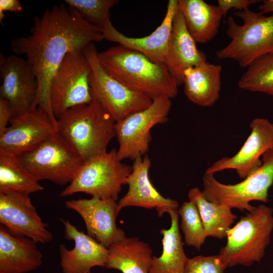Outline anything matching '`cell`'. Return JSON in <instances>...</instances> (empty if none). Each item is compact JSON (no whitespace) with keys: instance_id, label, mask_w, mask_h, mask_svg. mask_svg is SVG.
I'll list each match as a JSON object with an SVG mask.
<instances>
[{"instance_id":"cell-25","label":"cell","mask_w":273,"mask_h":273,"mask_svg":"<svg viewBox=\"0 0 273 273\" xmlns=\"http://www.w3.org/2000/svg\"><path fill=\"white\" fill-rule=\"evenodd\" d=\"M170 217V226L161 229L163 236L162 252L159 257H153L149 273H185L189 258L183 247L179 230L177 209L168 213Z\"/></svg>"},{"instance_id":"cell-31","label":"cell","mask_w":273,"mask_h":273,"mask_svg":"<svg viewBox=\"0 0 273 273\" xmlns=\"http://www.w3.org/2000/svg\"><path fill=\"white\" fill-rule=\"evenodd\" d=\"M227 268L219 255L189 258L185 273H224Z\"/></svg>"},{"instance_id":"cell-17","label":"cell","mask_w":273,"mask_h":273,"mask_svg":"<svg viewBox=\"0 0 273 273\" xmlns=\"http://www.w3.org/2000/svg\"><path fill=\"white\" fill-rule=\"evenodd\" d=\"M65 227V238L74 242V247L68 249L62 244L59 246L60 265L63 273H90L92 268L105 266L108 255V248L92 237L79 231L68 220L61 219Z\"/></svg>"},{"instance_id":"cell-27","label":"cell","mask_w":273,"mask_h":273,"mask_svg":"<svg viewBox=\"0 0 273 273\" xmlns=\"http://www.w3.org/2000/svg\"><path fill=\"white\" fill-rule=\"evenodd\" d=\"M24 167L18 156L0 150V194L29 195L43 190Z\"/></svg>"},{"instance_id":"cell-6","label":"cell","mask_w":273,"mask_h":273,"mask_svg":"<svg viewBox=\"0 0 273 273\" xmlns=\"http://www.w3.org/2000/svg\"><path fill=\"white\" fill-rule=\"evenodd\" d=\"M202 193L208 201L241 211L252 210L253 201L267 202L268 191L273 184V148L263 155L260 165L243 180L234 185L224 184L212 174L204 173Z\"/></svg>"},{"instance_id":"cell-20","label":"cell","mask_w":273,"mask_h":273,"mask_svg":"<svg viewBox=\"0 0 273 273\" xmlns=\"http://www.w3.org/2000/svg\"><path fill=\"white\" fill-rule=\"evenodd\" d=\"M187 30L178 7L173 18L165 64L178 86L183 84L184 74L189 68L207 61L206 54L197 48Z\"/></svg>"},{"instance_id":"cell-16","label":"cell","mask_w":273,"mask_h":273,"mask_svg":"<svg viewBox=\"0 0 273 273\" xmlns=\"http://www.w3.org/2000/svg\"><path fill=\"white\" fill-rule=\"evenodd\" d=\"M251 132L240 150L232 157H225L214 162L205 173L214 175L227 169L235 170L244 179L261 163L260 157L273 148V124L268 119L255 118L250 123Z\"/></svg>"},{"instance_id":"cell-29","label":"cell","mask_w":273,"mask_h":273,"mask_svg":"<svg viewBox=\"0 0 273 273\" xmlns=\"http://www.w3.org/2000/svg\"><path fill=\"white\" fill-rule=\"evenodd\" d=\"M178 213L186 244L199 250L207 236L196 205L191 200L184 202Z\"/></svg>"},{"instance_id":"cell-14","label":"cell","mask_w":273,"mask_h":273,"mask_svg":"<svg viewBox=\"0 0 273 273\" xmlns=\"http://www.w3.org/2000/svg\"><path fill=\"white\" fill-rule=\"evenodd\" d=\"M68 209L76 211L85 225L87 234L108 248L126 237L124 232L116 225V218L122 209L116 200L92 197L66 202Z\"/></svg>"},{"instance_id":"cell-21","label":"cell","mask_w":273,"mask_h":273,"mask_svg":"<svg viewBox=\"0 0 273 273\" xmlns=\"http://www.w3.org/2000/svg\"><path fill=\"white\" fill-rule=\"evenodd\" d=\"M32 239L0 226V273H27L38 268L42 255Z\"/></svg>"},{"instance_id":"cell-9","label":"cell","mask_w":273,"mask_h":273,"mask_svg":"<svg viewBox=\"0 0 273 273\" xmlns=\"http://www.w3.org/2000/svg\"><path fill=\"white\" fill-rule=\"evenodd\" d=\"M18 157L38 181L61 186L71 182L83 162L58 132Z\"/></svg>"},{"instance_id":"cell-30","label":"cell","mask_w":273,"mask_h":273,"mask_svg":"<svg viewBox=\"0 0 273 273\" xmlns=\"http://www.w3.org/2000/svg\"><path fill=\"white\" fill-rule=\"evenodd\" d=\"M68 6L77 10L89 23L103 31L110 22V10L117 0H65Z\"/></svg>"},{"instance_id":"cell-8","label":"cell","mask_w":273,"mask_h":273,"mask_svg":"<svg viewBox=\"0 0 273 273\" xmlns=\"http://www.w3.org/2000/svg\"><path fill=\"white\" fill-rule=\"evenodd\" d=\"M91 67L89 86L93 98L118 121L149 107L153 100L132 90L110 76L102 67L94 43L83 50Z\"/></svg>"},{"instance_id":"cell-18","label":"cell","mask_w":273,"mask_h":273,"mask_svg":"<svg viewBox=\"0 0 273 273\" xmlns=\"http://www.w3.org/2000/svg\"><path fill=\"white\" fill-rule=\"evenodd\" d=\"M151 166V160L147 156H139L133 160L126 179L128 191L118 202L121 209L130 206L155 208L160 217L177 209L178 202L162 196L151 183L149 176Z\"/></svg>"},{"instance_id":"cell-13","label":"cell","mask_w":273,"mask_h":273,"mask_svg":"<svg viewBox=\"0 0 273 273\" xmlns=\"http://www.w3.org/2000/svg\"><path fill=\"white\" fill-rule=\"evenodd\" d=\"M9 124L0 134V150L18 156L58 132L57 124L39 107L12 118Z\"/></svg>"},{"instance_id":"cell-33","label":"cell","mask_w":273,"mask_h":273,"mask_svg":"<svg viewBox=\"0 0 273 273\" xmlns=\"http://www.w3.org/2000/svg\"><path fill=\"white\" fill-rule=\"evenodd\" d=\"M13 117L11 108L8 103L0 98V134L7 127Z\"/></svg>"},{"instance_id":"cell-11","label":"cell","mask_w":273,"mask_h":273,"mask_svg":"<svg viewBox=\"0 0 273 273\" xmlns=\"http://www.w3.org/2000/svg\"><path fill=\"white\" fill-rule=\"evenodd\" d=\"M171 99L166 96L156 98L146 109L115 122V136L118 142L117 153L121 160L133 161L149 151L152 140L151 130L155 125L168 120Z\"/></svg>"},{"instance_id":"cell-10","label":"cell","mask_w":273,"mask_h":273,"mask_svg":"<svg viewBox=\"0 0 273 273\" xmlns=\"http://www.w3.org/2000/svg\"><path fill=\"white\" fill-rule=\"evenodd\" d=\"M90 72L83 50L69 53L65 57L50 86L51 106L57 119L71 108L93 100L89 82Z\"/></svg>"},{"instance_id":"cell-35","label":"cell","mask_w":273,"mask_h":273,"mask_svg":"<svg viewBox=\"0 0 273 273\" xmlns=\"http://www.w3.org/2000/svg\"><path fill=\"white\" fill-rule=\"evenodd\" d=\"M260 12L264 14L273 12V0H264L258 7Z\"/></svg>"},{"instance_id":"cell-19","label":"cell","mask_w":273,"mask_h":273,"mask_svg":"<svg viewBox=\"0 0 273 273\" xmlns=\"http://www.w3.org/2000/svg\"><path fill=\"white\" fill-rule=\"evenodd\" d=\"M177 6L178 0L168 1L165 15L161 24L146 36L139 38L127 36L117 30L111 22L103 30L104 38L137 51L155 62L165 64L173 20Z\"/></svg>"},{"instance_id":"cell-3","label":"cell","mask_w":273,"mask_h":273,"mask_svg":"<svg viewBox=\"0 0 273 273\" xmlns=\"http://www.w3.org/2000/svg\"><path fill=\"white\" fill-rule=\"evenodd\" d=\"M116 121L95 99L67 110L57 118L58 133L83 161L107 152Z\"/></svg>"},{"instance_id":"cell-7","label":"cell","mask_w":273,"mask_h":273,"mask_svg":"<svg viewBox=\"0 0 273 273\" xmlns=\"http://www.w3.org/2000/svg\"><path fill=\"white\" fill-rule=\"evenodd\" d=\"M131 171V167L123 163L113 149L83 161L60 196L83 193L93 198L117 200Z\"/></svg>"},{"instance_id":"cell-4","label":"cell","mask_w":273,"mask_h":273,"mask_svg":"<svg viewBox=\"0 0 273 273\" xmlns=\"http://www.w3.org/2000/svg\"><path fill=\"white\" fill-rule=\"evenodd\" d=\"M273 229V209L261 204L241 217L228 231L226 245L219 256L226 267L249 266L260 262L269 243Z\"/></svg>"},{"instance_id":"cell-22","label":"cell","mask_w":273,"mask_h":273,"mask_svg":"<svg viewBox=\"0 0 273 273\" xmlns=\"http://www.w3.org/2000/svg\"><path fill=\"white\" fill-rule=\"evenodd\" d=\"M222 67L204 62L188 68L184 72L183 84L187 98L202 107H211L219 99Z\"/></svg>"},{"instance_id":"cell-32","label":"cell","mask_w":273,"mask_h":273,"mask_svg":"<svg viewBox=\"0 0 273 273\" xmlns=\"http://www.w3.org/2000/svg\"><path fill=\"white\" fill-rule=\"evenodd\" d=\"M258 2L256 0H218L217 6L220 9L224 16L232 9H234L237 11L248 9L250 6Z\"/></svg>"},{"instance_id":"cell-26","label":"cell","mask_w":273,"mask_h":273,"mask_svg":"<svg viewBox=\"0 0 273 273\" xmlns=\"http://www.w3.org/2000/svg\"><path fill=\"white\" fill-rule=\"evenodd\" d=\"M189 200L197 206L207 237L222 239L237 216L228 207L207 200L202 191L195 187L188 192Z\"/></svg>"},{"instance_id":"cell-34","label":"cell","mask_w":273,"mask_h":273,"mask_svg":"<svg viewBox=\"0 0 273 273\" xmlns=\"http://www.w3.org/2000/svg\"><path fill=\"white\" fill-rule=\"evenodd\" d=\"M22 10V7L18 0H1L0 1V22L3 24L4 19V12L10 11L19 12Z\"/></svg>"},{"instance_id":"cell-5","label":"cell","mask_w":273,"mask_h":273,"mask_svg":"<svg viewBox=\"0 0 273 273\" xmlns=\"http://www.w3.org/2000/svg\"><path fill=\"white\" fill-rule=\"evenodd\" d=\"M233 15L243 23L238 24L232 16L228 18L226 34L231 41L216 52L218 59L234 60L246 68L258 57L273 53V15L265 16L249 9Z\"/></svg>"},{"instance_id":"cell-23","label":"cell","mask_w":273,"mask_h":273,"mask_svg":"<svg viewBox=\"0 0 273 273\" xmlns=\"http://www.w3.org/2000/svg\"><path fill=\"white\" fill-rule=\"evenodd\" d=\"M177 7L188 31L196 42L207 43L217 35L223 16L217 5L203 0H178Z\"/></svg>"},{"instance_id":"cell-15","label":"cell","mask_w":273,"mask_h":273,"mask_svg":"<svg viewBox=\"0 0 273 273\" xmlns=\"http://www.w3.org/2000/svg\"><path fill=\"white\" fill-rule=\"evenodd\" d=\"M29 195L17 192L0 194V223L14 236L30 238L36 243H49L53 239L52 234Z\"/></svg>"},{"instance_id":"cell-2","label":"cell","mask_w":273,"mask_h":273,"mask_svg":"<svg viewBox=\"0 0 273 273\" xmlns=\"http://www.w3.org/2000/svg\"><path fill=\"white\" fill-rule=\"evenodd\" d=\"M103 69L128 88L152 100L160 96L170 99L178 93V86L166 65L143 54L119 44L98 53Z\"/></svg>"},{"instance_id":"cell-28","label":"cell","mask_w":273,"mask_h":273,"mask_svg":"<svg viewBox=\"0 0 273 273\" xmlns=\"http://www.w3.org/2000/svg\"><path fill=\"white\" fill-rule=\"evenodd\" d=\"M246 68L238 82V87L273 96V53L258 57Z\"/></svg>"},{"instance_id":"cell-12","label":"cell","mask_w":273,"mask_h":273,"mask_svg":"<svg viewBox=\"0 0 273 273\" xmlns=\"http://www.w3.org/2000/svg\"><path fill=\"white\" fill-rule=\"evenodd\" d=\"M0 98L10 106L13 116L25 114L38 107L36 77L26 59L16 55H1Z\"/></svg>"},{"instance_id":"cell-24","label":"cell","mask_w":273,"mask_h":273,"mask_svg":"<svg viewBox=\"0 0 273 273\" xmlns=\"http://www.w3.org/2000/svg\"><path fill=\"white\" fill-rule=\"evenodd\" d=\"M108 250L105 268L122 273H149L153 257L149 244L136 237H125Z\"/></svg>"},{"instance_id":"cell-1","label":"cell","mask_w":273,"mask_h":273,"mask_svg":"<svg viewBox=\"0 0 273 273\" xmlns=\"http://www.w3.org/2000/svg\"><path fill=\"white\" fill-rule=\"evenodd\" d=\"M104 39L101 29L86 21L75 9L61 3L35 16L29 35L12 41L13 52L25 56L36 77L38 107L57 124L49 95L53 76L67 54Z\"/></svg>"}]
</instances>
